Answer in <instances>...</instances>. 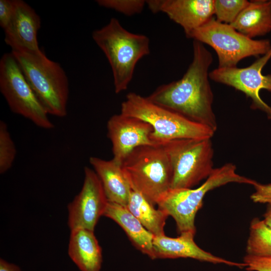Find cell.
Returning a JSON list of instances; mask_svg holds the SVG:
<instances>
[{
	"label": "cell",
	"mask_w": 271,
	"mask_h": 271,
	"mask_svg": "<svg viewBox=\"0 0 271 271\" xmlns=\"http://www.w3.org/2000/svg\"><path fill=\"white\" fill-rule=\"evenodd\" d=\"M120 113L149 123L153 128L151 139L156 145L179 139H211L215 132L134 92L127 94Z\"/></svg>",
	"instance_id": "5b68a950"
},
{
	"label": "cell",
	"mask_w": 271,
	"mask_h": 271,
	"mask_svg": "<svg viewBox=\"0 0 271 271\" xmlns=\"http://www.w3.org/2000/svg\"><path fill=\"white\" fill-rule=\"evenodd\" d=\"M107 130L112 144V159L121 165L137 147L157 145L151 139L152 126L137 117L121 113L114 114L107 121Z\"/></svg>",
	"instance_id": "7c38bea8"
},
{
	"label": "cell",
	"mask_w": 271,
	"mask_h": 271,
	"mask_svg": "<svg viewBox=\"0 0 271 271\" xmlns=\"http://www.w3.org/2000/svg\"><path fill=\"white\" fill-rule=\"evenodd\" d=\"M41 19L36 11L22 0H16L15 9L4 29L5 42L12 51L34 53L40 51L37 40Z\"/></svg>",
	"instance_id": "5bb4252c"
},
{
	"label": "cell",
	"mask_w": 271,
	"mask_h": 271,
	"mask_svg": "<svg viewBox=\"0 0 271 271\" xmlns=\"http://www.w3.org/2000/svg\"><path fill=\"white\" fill-rule=\"evenodd\" d=\"M271 58V50L244 68H217L209 72V78L244 93L250 98V107L262 111L271 120V106L261 98L259 92H271V74L263 75L262 69Z\"/></svg>",
	"instance_id": "30bf717a"
},
{
	"label": "cell",
	"mask_w": 271,
	"mask_h": 271,
	"mask_svg": "<svg viewBox=\"0 0 271 271\" xmlns=\"http://www.w3.org/2000/svg\"><path fill=\"white\" fill-rule=\"evenodd\" d=\"M126 208L154 236L165 234L164 226L168 215L141 194L131 190Z\"/></svg>",
	"instance_id": "ffe728a7"
},
{
	"label": "cell",
	"mask_w": 271,
	"mask_h": 271,
	"mask_svg": "<svg viewBox=\"0 0 271 271\" xmlns=\"http://www.w3.org/2000/svg\"><path fill=\"white\" fill-rule=\"evenodd\" d=\"M193 56L179 80L157 87L147 98L215 132L216 118L212 104L213 94L209 81L212 55L197 41L193 42Z\"/></svg>",
	"instance_id": "6da1fadb"
},
{
	"label": "cell",
	"mask_w": 271,
	"mask_h": 271,
	"mask_svg": "<svg viewBox=\"0 0 271 271\" xmlns=\"http://www.w3.org/2000/svg\"><path fill=\"white\" fill-rule=\"evenodd\" d=\"M211 139H179L161 145L167 153L173 169L171 189L191 188L213 171Z\"/></svg>",
	"instance_id": "52a82bcc"
},
{
	"label": "cell",
	"mask_w": 271,
	"mask_h": 271,
	"mask_svg": "<svg viewBox=\"0 0 271 271\" xmlns=\"http://www.w3.org/2000/svg\"><path fill=\"white\" fill-rule=\"evenodd\" d=\"M0 271H21L19 266L5 260L0 259Z\"/></svg>",
	"instance_id": "83f0119b"
},
{
	"label": "cell",
	"mask_w": 271,
	"mask_h": 271,
	"mask_svg": "<svg viewBox=\"0 0 271 271\" xmlns=\"http://www.w3.org/2000/svg\"><path fill=\"white\" fill-rule=\"evenodd\" d=\"M236 166L226 163L215 168L200 186L196 188L171 189L157 205L175 220L180 233H196L195 218L201 208L204 196L209 191L230 183L253 185L256 181L236 173Z\"/></svg>",
	"instance_id": "8992f818"
},
{
	"label": "cell",
	"mask_w": 271,
	"mask_h": 271,
	"mask_svg": "<svg viewBox=\"0 0 271 271\" xmlns=\"http://www.w3.org/2000/svg\"><path fill=\"white\" fill-rule=\"evenodd\" d=\"M243 262L247 271H271V256L261 257L246 254Z\"/></svg>",
	"instance_id": "d4e9b609"
},
{
	"label": "cell",
	"mask_w": 271,
	"mask_h": 271,
	"mask_svg": "<svg viewBox=\"0 0 271 271\" xmlns=\"http://www.w3.org/2000/svg\"><path fill=\"white\" fill-rule=\"evenodd\" d=\"M92 37L109 62L115 92L124 91L132 78L138 62L150 52L149 38L128 31L115 18L93 31Z\"/></svg>",
	"instance_id": "7a4b0ae2"
},
{
	"label": "cell",
	"mask_w": 271,
	"mask_h": 271,
	"mask_svg": "<svg viewBox=\"0 0 271 271\" xmlns=\"http://www.w3.org/2000/svg\"><path fill=\"white\" fill-rule=\"evenodd\" d=\"M248 3L246 0H214L216 20L230 25Z\"/></svg>",
	"instance_id": "7402d4cb"
},
{
	"label": "cell",
	"mask_w": 271,
	"mask_h": 271,
	"mask_svg": "<svg viewBox=\"0 0 271 271\" xmlns=\"http://www.w3.org/2000/svg\"><path fill=\"white\" fill-rule=\"evenodd\" d=\"M246 251L250 255L271 256V228L263 220L255 218L251 221Z\"/></svg>",
	"instance_id": "44dd1931"
},
{
	"label": "cell",
	"mask_w": 271,
	"mask_h": 271,
	"mask_svg": "<svg viewBox=\"0 0 271 271\" xmlns=\"http://www.w3.org/2000/svg\"><path fill=\"white\" fill-rule=\"evenodd\" d=\"M68 254L81 271H100L102 252L93 230L83 228L71 230Z\"/></svg>",
	"instance_id": "e0dca14e"
},
{
	"label": "cell",
	"mask_w": 271,
	"mask_h": 271,
	"mask_svg": "<svg viewBox=\"0 0 271 271\" xmlns=\"http://www.w3.org/2000/svg\"><path fill=\"white\" fill-rule=\"evenodd\" d=\"M211 47L218 59V68L236 67L248 57L262 56L271 50L268 40H253L241 34L230 25L212 18L187 37Z\"/></svg>",
	"instance_id": "ba28073f"
},
{
	"label": "cell",
	"mask_w": 271,
	"mask_h": 271,
	"mask_svg": "<svg viewBox=\"0 0 271 271\" xmlns=\"http://www.w3.org/2000/svg\"><path fill=\"white\" fill-rule=\"evenodd\" d=\"M89 161L101 181L108 201L126 207L132 189L121 165L113 159L106 160L96 157H91Z\"/></svg>",
	"instance_id": "2e32d148"
},
{
	"label": "cell",
	"mask_w": 271,
	"mask_h": 271,
	"mask_svg": "<svg viewBox=\"0 0 271 271\" xmlns=\"http://www.w3.org/2000/svg\"><path fill=\"white\" fill-rule=\"evenodd\" d=\"M103 216L117 223L139 250L151 259H155L153 244L154 235L142 225L126 207L108 201Z\"/></svg>",
	"instance_id": "ac0fdd59"
},
{
	"label": "cell",
	"mask_w": 271,
	"mask_h": 271,
	"mask_svg": "<svg viewBox=\"0 0 271 271\" xmlns=\"http://www.w3.org/2000/svg\"><path fill=\"white\" fill-rule=\"evenodd\" d=\"M84 180L79 193L68 205V225L71 230H93L103 215L108 201L101 181L93 170L84 168Z\"/></svg>",
	"instance_id": "8fae6325"
},
{
	"label": "cell",
	"mask_w": 271,
	"mask_h": 271,
	"mask_svg": "<svg viewBox=\"0 0 271 271\" xmlns=\"http://www.w3.org/2000/svg\"><path fill=\"white\" fill-rule=\"evenodd\" d=\"M0 91L12 112L46 129L54 128L48 114L26 80L12 52L0 60Z\"/></svg>",
	"instance_id": "9c48e42d"
},
{
	"label": "cell",
	"mask_w": 271,
	"mask_h": 271,
	"mask_svg": "<svg viewBox=\"0 0 271 271\" xmlns=\"http://www.w3.org/2000/svg\"><path fill=\"white\" fill-rule=\"evenodd\" d=\"M121 166L132 190L141 194L154 205L171 188L172 167L161 145L137 147L126 157Z\"/></svg>",
	"instance_id": "277c9868"
},
{
	"label": "cell",
	"mask_w": 271,
	"mask_h": 271,
	"mask_svg": "<svg viewBox=\"0 0 271 271\" xmlns=\"http://www.w3.org/2000/svg\"><path fill=\"white\" fill-rule=\"evenodd\" d=\"M11 52L47 113L60 117L66 116L69 81L60 64L49 59L42 50L34 53Z\"/></svg>",
	"instance_id": "3957f363"
},
{
	"label": "cell",
	"mask_w": 271,
	"mask_h": 271,
	"mask_svg": "<svg viewBox=\"0 0 271 271\" xmlns=\"http://www.w3.org/2000/svg\"><path fill=\"white\" fill-rule=\"evenodd\" d=\"M195 233H180L173 238L165 234L154 236L153 241L155 259L191 258L214 264L223 263L240 268L246 266L244 262H236L215 256L199 247L194 240Z\"/></svg>",
	"instance_id": "9a60e30c"
},
{
	"label": "cell",
	"mask_w": 271,
	"mask_h": 271,
	"mask_svg": "<svg viewBox=\"0 0 271 271\" xmlns=\"http://www.w3.org/2000/svg\"><path fill=\"white\" fill-rule=\"evenodd\" d=\"M230 25L250 39L267 34L271 31V0L249 2Z\"/></svg>",
	"instance_id": "d6986e66"
},
{
	"label": "cell",
	"mask_w": 271,
	"mask_h": 271,
	"mask_svg": "<svg viewBox=\"0 0 271 271\" xmlns=\"http://www.w3.org/2000/svg\"><path fill=\"white\" fill-rule=\"evenodd\" d=\"M264 223L271 228V204H267V207L263 215Z\"/></svg>",
	"instance_id": "f1b7e54d"
},
{
	"label": "cell",
	"mask_w": 271,
	"mask_h": 271,
	"mask_svg": "<svg viewBox=\"0 0 271 271\" xmlns=\"http://www.w3.org/2000/svg\"><path fill=\"white\" fill-rule=\"evenodd\" d=\"M16 0H0V26L4 30L14 14Z\"/></svg>",
	"instance_id": "4316f807"
},
{
	"label": "cell",
	"mask_w": 271,
	"mask_h": 271,
	"mask_svg": "<svg viewBox=\"0 0 271 271\" xmlns=\"http://www.w3.org/2000/svg\"><path fill=\"white\" fill-rule=\"evenodd\" d=\"M16 149L7 123L0 121V173L3 174L12 166L16 156Z\"/></svg>",
	"instance_id": "603a6c76"
},
{
	"label": "cell",
	"mask_w": 271,
	"mask_h": 271,
	"mask_svg": "<svg viewBox=\"0 0 271 271\" xmlns=\"http://www.w3.org/2000/svg\"><path fill=\"white\" fill-rule=\"evenodd\" d=\"M96 3L127 16L140 14L146 5V1L143 0H97Z\"/></svg>",
	"instance_id": "cb8c5ba5"
},
{
	"label": "cell",
	"mask_w": 271,
	"mask_h": 271,
	"mask_svg": "<svg viewBox=\"0 0 271 271\" xmlns=\"http://www.w3.org/2000/svg\"><path fill=\"white\" fill-rule=\"evenodd\" d=\"M153 13L166 14L183 28L187 37L213 18L214 0H149Z\"/></svg>",
	"instance_id": "4fadbf2b"
},
{
	"label": "cell",
	"mask_w": 271,
	"mask_h": 271,
	"mask_svg": "<svg viewBox=\"0 0 271 271\" xmlns=\"http://www.w3.org/2000/svg\"><path fill=\"white\" fill-rule=\"evenodd\" d=\"M253 186L254 192L250 198L253 202L271 204V184H263L256 181Z\"/></svg>",
	"instance_id": "484cf974"
}]
</instances>
